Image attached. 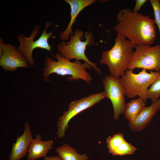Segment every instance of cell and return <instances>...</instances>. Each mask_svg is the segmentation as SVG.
<instances>
[{"instance_id":"cell-7","label":"cell","mask_w":160,"mask_h":160,"mask_svg":"<svg viewBox=\"0 0 160 160\" xmlns=\"http://www.w3.org/2000/svg\"><path fill=\"white\" fill-rule=\"evenodd\" d=\"M127 70L142 68L160 71V45H143L135 46Z\"/></svg>"},{"instance_id":"cell-8","label":"cell","mask_w":160,"mask_h":160,"mask_svg":"<svg viewBox=\"0 0 160 160\" xmlns=\"http://www.w3.org/2000/svg\"><path fill=\"white\" fill-rule=\"evenodd\" d=\"M105 97L103 92L91 94L85 97L71 101L68 110L64 112L63 115L58 119L57 132L58 137L61 138L64 137L68 127L69 122L74 116L81 111L93 106Z\"/></svg>"},{"instance_id":"cell-21","label":"cell","mask_w":160,"mask_h":160,"mask_svg":"<svg viewBox=\"0 0 160 160\" xmlns=\"http://www.w3.org/2000/svg\"><path fill=\"white\" fill-rule=\"evenodd\" d=\"M147 0H135V4L133 10L135 12H137L141 7L147 1Z\"/></svg>"},{"instance_id":"cell-14","label":"cell","mask_w":160,"mask_h":160,"mask_svg":"<svg viewBox=\"0 0 160 160\" xmlns=\"http://www.w3.org/2000/svg\"><path fill=\"white\" fill-rule=\"evenodd\" d=\"M42 135L38 134L33 139L28 148L27 160H36L41 157L44 158L53 148L54 141L52 140L44 141Z\"/></svg>"},{"instance_id":"cell-3","label":"cell","mask_w":160,"mask_h":160,"mask_svg":"<svg viewBox=\"0 0 160 160\" xmlns=\"http://www.w3.org/2000/svg\"><path fill=\"white\" fill-rule=\"evenodd\" d=\"M55 57L57 61L52 60L48 56L46 57L44 62L45 66L43 69L44 81H49V76L55 73L63 76H71L67 78L68 81L79 80L81 79L88 84H90L92 79L90 74L86 71V69L92 68L89 64L85 62L82 63L80 60H78L71 62L59 52L55 54Z\"/></svg>"},{"instance_id":"cell-15","label":"cell","mask_w":160,"mask_h":160,"mask_svg":"<svg viewBox=\"0 0 160 160\" xmlns=\"http://www.w3.org/2000/svg\"><path fill=\"white\" fill-rule=\"evenodd\" d=\"M145 107L144 101L141 98L131 100L125 104L124 111L125 118L129 123L132 122Z\"/></svg>"},{"instance_id":"cell-6","label":"cell","mask_w":160,"mask_h":160,"mask_svg":"<svg viewBox=\"0 0 160 160\" xmlns=\"http://www.w3.org/2000/svg\"><path fill=\"white\" fill-rule=\"evenodd\" d=\"M51 25L52 23L50 21H47L45 22L44 30L40 37L36 41L34 40L39 31L40 26L39 24L36 25L29 37L25 36L23 34L16 37L20 43V46L17 49V50L25 58L31 67L35 65V61L32 57L33 52L35 49L40 48L45 49L52 54L51 50L52 46L49 45L48 40L53 35V31L48 33L47 31V28Z\"/></svg>"},{"instance_id":"cell-20","label":"cell","mask_w":160,"mask_h":160,"mask_svg":"<svg viewBox=\"0 0 160 160\" xmlns=\"http://www.w3.org/2000/svg\"><path fill=\"white\" fill-rule=\"evenodd\" d=\"M150 1L153 9L154 19V21L158 28L160 33V1L150 0Z\"/></svg>"},{"instance_id":"cell-9","label":"cell","mask_w":160,"mask_h":160,"mask_svg":"<svg viewBox=\"0 0 160 160\" xmlns=\"http://www.w3.org/2000/svg\"><path fill=\"white\" fill-rule=\"evenodd\" d=\"M102 83L105 97L111 101L113 109V118L117 121L120 115L124 113L126 104L125 91L120 78L107 75L103 78Z\"/></svg>"},{"instance_id":"cell-23","label":"cell","mask_w":160,"mask_h":160,"mask_svg":"<svg viewBox=\"0 0 160 160\" xmlns=\"http://www.w3.org/2000/svg\"><path fill=\"white\" fill-rule=\"evenodd\" d=\"M159 98H160V99H159V100L160 102V96Z\"/></svg>"},{"instance_id":"cell-5","label":"cell","mask_w":160,"mask_h":160,"mask_svg":"<svg viewBox=\"0 0 160 160\" xmlns=\"http://www.w3.org/2000/svg\"><path fill=\"white\" fill-rule=\"evenodd\" d=\"M133 71L127 70L120 78L125 95L132 99L138 96L146 102L148 87L160 74V72L151 71L149 73L147 70L143 69L138 73L135 74Z\"/></svg>"},{"instance_id":"cell-19","label":"cell","mask_w":160,"mask_h":160,"mask_svg":"<svg viewBox=\"0 0 160 160\" xmlns=\"http://www.w3.org/2000/svg\"><path fill=\"white\" fill-rule=\"evenodd\" d=\"M160 96V74L153 82L148 93V99L152 102L158 99Z\"/></svg>"},{"instance_id":"cell-10","label":"cell","mask_w":160,"mask_h":160,"mask_svg":"<svg viewBox=\"0 0 160 160\" xmlns=\"http://www.w3.org/2000/svg\"><path fill=\"white\" fill-rule=\"evenodd\" d=\"M28 63L16 47L11 44H5L0 39V65L4 70L14 71L19 68H27Z\"/></svg>"},{"instance_id":"cell-13","label":"cell","mask_w":160,"mask_h":160,"mask_svg":"<svg viewBox=\"0 0 160 160\" xmlns=\"http://www.w3.org/2000/svg\"><path fill=\"white\" fill-rule=\"evenodd\" d=\"M64 1L69 4L71 7V19L66 29L60 35V37L62 41L68 40L71 35L73 34L72 28L79 13L85 7L93 4L97 1L96 0H65Z\"/></svg>"},{"instance_id":"cell-11","label":"cell","mask_w":160,"mask_h":160,"mask_svg":"<svg viewBox=\"0 0 160 160\" xmlns=\"http://www.w3.org/2000/svg\"><path fill=\"white\" fill-rule=\"evenodd\" d=\"M23 133L16 138V142L12 145V149L8 156L9 160H20L26 156L28 148L33 138L29 123H24Z\"/></svg>"},{"instance_id":"cell-16","label":"cell","mask_w":160,"mask_h":160,"mask_svg":"<svg viewBox=\"0 0 160 160\" xmlns=\"http://www.w3.org/2000/svg\"><path fill=\"white\" fill-rule=\"evenodd\" d=\"M56 151L62 160H88L89 158L86 153L79 154L75 149L67 144L57 148Z\"/></svg>"},{"instance_id":"cell-2","label":"cell","mask_w":160,"mask_h":160,"mask_svg":"<svg viewBox=\"0 0 160 160\" xmlns=\"http://www.w3.org/2000/svg\"><path fill=\"white\" fill-rule=\"evenodd\" d=\"M135 47L123 35L117 33L113 46L102 52L99 62L108 66L111 75L120 78L127 70Z\"/></svg>"},{"instance_id":"cell-22","label":"cell","mask_w":160,"mask_h":160,"mask_svg":"<svg viewBox=\"0 0 160 160\" xmlns=\"http://www.w3.org/2000/svg\"><path fill=\"white\" fill-rule=\"evenodd\" d=\"M44 160H62V159L57 156H47L44 157Z\"/></svg>"},{"instance_id":"cell-12","label":"cell","mask_w":160,"mask_h":160,"mask_svg":"<svg viewBox=\"0 0 160 160\" xmlns=\"http://www.w3.org/2000/svg\"><path fill=\"white\" fill-rule=\"evenodd\" d=\"M160 109L159 99L152 102L150 106L146 107L140 112L132 122L129 123L130 129L133 131L138 132L144 129Z\"/></svg>"},{"instance_id":"cell-18","label":"cell","mask_w":160,"mask_h":160,"mask_svg":"<svg viewBox=\"0 0 160 160\" xmlns=\"http://www.w3.org/2000/svg\"><path fill=\"white\" fill-rule=\"evenodd\" d=\"M125 140L124 135L121 133H119L112 136H109L108 137L106 142L107 146L109 152L111 153L115 149Z\"/></svg>"},{"instance_id":"cell-1","label":"cell","mask_w":160,"mask_h":160,"mask_svg":"<svg viewBox=\"0 0 160 160\" xmlns=\"http://www.w3.org/2000/svg\"><path fill=\"white\" fill-rule=\"evenodd\" d=\"M116 19L118 23L114 30L135 45H150L156 40V27L154 20L149 16L126 7L117 13Z\"/></svg>"},{"instance_id":"cell-17","label":"cell","mask_w":160,"mask_h":160,"mask_svg":"<svg viewBox=\"0 0 160 160\" xmlns=\"http://www.w3.org/2000/svg\"><path fill=\"white\" fill-rule=\"evenodd\" d=\"M136 150V148L133 146L131 143L125 140L115 149L111 154L114 156H122L126 155H131L133 154Z\"/></svg>"},{"instance_id":"cell-4","label":"cell","mask_w":160,"mask_h":160,"mask_svg":"<svg viewBox=\"0 0 160 160\" xmlns=\"http://www.w3.org/2000/svg\"><path fill=\"white\" fill-rule=\"evenodd\" d=\"M84 35V33L81 30L76 29L74 34L71 35V39L69 43L63 42L57 45L59 53L63 57L70 60L75 59L76 60H82L89 64L100 75L101 70L97 66V64L90 61L85 54L87 46L91 47L96 45L94 42V38L92 32L86 33L84 36L85 39L84 41L81 40V38Z\"/></svg>"}]
</instances>
